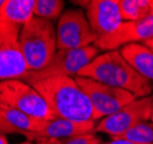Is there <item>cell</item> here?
Instances as JSON below:
<instances>
[{"label":"cell","mask_w":153,"mask_h":144,"mask_svg":"<svg viewBox=\"0 0 153 144\" xmlns=\"http://www.w3.org/2000/svg\"><path fill=\"white\" fill-rule=\"evenodd\" d=\"M131 92L136 98L152 96L151 81L138 74L122 57L120 50L98 54L78 75Z\"/></svg>","instance_id":"cell-1"},{"label":"cell","mask_w":153,"mask_h":144,"mask_svg":"<svg viewBox=\"0 0 153 144\" xmlns=\"http://www.w3.org/2000/svg\"><path fill=\"white\" fill-rule=\"evenodd\" d=\"M55 118L77 122L97 121L90 100L75 77H52L32 84Z\"/></svg>","instance_id":"cell-2"},{"label":"cell","mask_w":153,"mask_h":144,"mask_svg":"<svg viewBox=\"0 0 153 144\" xmlns=\"http://www.w3.org/2000/svg\"><path fill=\"white\" fill-rule=\"evenodd\" d=\"M19 42L31 73L46 68L58 51L53 22L39 17H33L21 29Z\"/></svg>","instance_id":"cell-3"},{"label":"cell","mask_w":153,"mask_h":144,"mask_svg":"<svg viewBox=\"0 0 153 144\" xmlns=\"http://www.w3.org/2000/svg\"><path fill=\"white\" fill-rule=\"evenodd\" d=\"M0 107L15 110L37 120L55 119V115L42 95L22 80L0 82Z\"/></svg>","instance_id":"cell-4"},{"label":"cell","mask_w":153,"mask_h":144,"mask_svg":"<svg viewBox=\"0 0 153 144\" xmlns=\"http://www.w3.org/2000/svg\"><path fill=\"white\" fill-rule=\"evenodd\" d=\"M99 51L94 45L74 50H58L46 68L35 73L29 72L23 81L32 85L38 81L52 77H76L78 73L98 55Z\"/></svg>","instance_id":"cell-5"},{"label":"cell","mask_w":153,"mask_h":144,"mask_svg":"<svg viewBox=\"0 0 153 144\" xmlns=\"http://www.w3.org/2000/svg\"><path fill=\"white\" fill-rule=\"evenodd\" d=\"M58 50H74L94 45L97 35L93 32L86 14L81 8L67 9L59 17L56 27Z\"/></svg>","instance_id":"cell-6"},{"label":"cell","mask_w":153,"mask_h":144,"mask_svg":"<svg viewBox=\"0 0 153 144\" xmlns=\"http://www.w3.org/2000/svg\"><path fill=\"white\" fill-rule=\"evenodd\" d=\"M75 80L90 100L97 120L117 112L137 99L129 91L99 83L91 78L76 76Z\"/></svg>","instance_id":"cell-7"},{"label":"cell","mask_w":153,"mask_h":144,"mask_svg":"<svg viewBox=\"0 0 153 144\" xmlns=\"http://www.w3.org/2000/svg\"><path fill=\"white\" fill-rule=\"evenodd\" d=\"M153 95L144 98H137L126 105L117 112L101 119L96 127V133H104L111 140L119 138L138 125L150 121L152 111Z\"/></svg>","instance_id":"cell-8"},{"label":"cell","mask_w":153,"mask_h":144,"mask_svg":"<svg viewBox=\"0 0 153 144\" xmlns=\"http://www.w3.org/2000/svg\"><path fill=\"white\" fill-rule=\"evenodd\" d=\"M20 29L0 22V82L24 80L29 69L19 42Z\"/></svg>","instance_id":"cell-9"},{"label":"cell","mask_w":153,"mask_h":144,"mask_svg":"<svg viewBox=\"0 0 153 144\" xmlns=\"http://www.w3.org/2000/svg\"><path fill=\"white\" fill-rule=\"evenodd\" d=\"M85 14L99 42L113 35L123 23L119 0L85 1Z\"/></svg>","instance_id":"cell-10"},{"label":"cell","mask_w":153,"mask_h":144,"mask_svg":"<svg viewBox=\"0 0 153 144\" xmlns=\"http://www.w3.org/2000/svg\"><path fill=\"white\" fill-rule=\"evenodd\" d=\"M153 38V9L149 15L135 22H123L113 35L96 42L94 46L105 52L116 51L134 43H144Z\"/></svg>","instance_id":"cell-11"},{"label":"cell","mask_w":153,"mask_h":144,"mask_svg":"<svg viewBox=\"0 0 153 144\" xmlns=\"http://www.w3.org/2000/svg\"><path fill=\"white\" fill-rule=\"evenodd\" d=\"M96 121L77 122L55 118L52 120H45L42 128L37 133L30 134L27 137V141L35 143L40 140H60L85 136L96 134Z\"/></svg>","instance_id":"cell-12"},{"label":"cell","mask_w":153,"mask_h":144,"mask_svg":"<svg viewBox=\"0 0 153 144\" xmlns=\"http://www.w3.org/2000/svg\"><path fill=\"white\" fill-rule=\"evenodd\" d=\"M45 120H37L15 110L0 107V134H19L27 137L37 133Z\"/></svg>","instance_id":"cell-13"},{"label":"cell","mask_w":153,"mask_h":144,"mask_svg":"<svg viewBox=\"0 0 153 144\" xmlns=\"http://www.w3.org/2000/svg\"><path fill=\"white\" fill-rule=\"evenodd\" d=\"M35 1L36 0H5L0 8V22L21 30L35 17Z\"/></svg>","instance_id":"cell-14"},{"label":"cell","mask_w":153,"mask_h":144,"mask_svg":"<svg viewBox=\"0 0 153 144\" xmlns=\"http://www.w3.org/2000/svg\"><path fill=\"white\" fill-rule=\"evenodd\" d=\"M122 57L138 74L153 81V52L142 43L128 44L120 48Z\"/></svg>","instance_id":"cell-15"},{"label":"cell","mask_w":153,"mask_h":144,"mask_svg":"<svg viewBox=\"0 0 153 144\" xmlns=\"http://www.w3.org/2000/svg\"><path fill=\"white\" fill-rule=\"evenodd\" d=\"M123 22H135L144 19L153 9V0H119Z\"/></svg>","instance_id":"cell-16"},{"label":"cell","mask_w":153,"mask_h":144,"mask_svg":"<svg viewBox=\"0 0 153 144\" xmlns=\"http://www.w3.org/2000/svg\"><path fill=\"white\" fill-rule=\"evenodd\" d=\"M65 8L62 0H36L33 7V16L52 21L61 16Z\"/></svg>","instance_id":"cell-17"},{"label":"cell","mask_w":153,"mask_h":144,"mask_svg":"<svg viewBox=\"0 0 153 144\" xmlns=\"http://www.w3.org/2000/svg\"><path fill=\"white\" fill-rule=\"evenodd\" d=\"M119 138L128 140L131 142L153 144V122L147 121L144 123H140L137 127L132 128ZM113 140H117V138H113Z\"/></svg>","instance_id":"cell-18"},{"label":"cell","mask_w":153,"mask_h":144,"mask_svg":"<svg viewBox=\"0 0 153 144\" xmlns=\"http://www.w3.org/2000/svg\"><path fill=\"white\" fill-rule=\"evenodd\" d=\"M35 144H102L101 138L96 134L85 135L71 138H60V140H40Z\"/></svg>","instance_id":"cell-19"},{"label":"cell","mask_w":153,"mask_h":144,"mask_svg":"<svg viewBox=\"0 0 153 144\" xmlns=\"http://www.w3.org/2000/svg\"><path fill=\"white\" fill-rule=\"evenodd\" d=\"M102 144H146V143H139V142H131L128 140H122V138H117V140H111L107 143Z\"/></svg>","instance_id":"cell-20"},{"label":"cell","mask_w":153,"mask_h":144,"mask_svg":"<svg viewBox=\"0 0 153 144\" xmlns=\"http://www.w3.org/2000/svg\"><path fill=\"white\" fill-rule=\"evenodd\" d=\"M142 44H144L146 47H149V48H150V50L153 52V38H152V39H150V40H146V42L142 43Z\"/></svg>","instance_id":"cell-21"},{"label":"cell","mask_w":153,"mask_h":144,"mask_svg":"<svg viewBox=\"0 0 153 144\" xmlns=\"http://www.w3.org/2000/svg\"><path fill=\"white\" fill-rule=\"evenodd\" d=\"M0 144H8V141L5 135L0 134Z\"/></svg>","instance_id":"cell-22"},{"label":"cell","mask_w":153,"mask_h":144,"mask_svg":"<svg viewBox=\"0 0 153 144\" xmlns=\"http://www.w3.org/2000/svg\"><path fill=\"white\" fill-rule=\"evenodd\" d=\"M150 121L153 122V101H152V111H151V119H150Z\"/></svg>","instance_id":"cell-23"},{"label":"cell","mask_w":153,"mask_h":144,"mask_svg":"<svg viewBox=\"0 0 153 144\" xmlns=\"http://www.w3.org/2000/svg\"><path fill=\"white\" fill-rule=\"evenodd\" d=\"M20 144H35L33 142H30V141H25V142H23V143H20Z\"/></svg>","instance_id":"cell-24"},{"label":"cell","mask_w":153,"mask_h":144,"mask_svg":"<svg viewBox=\"0 0 153 144\" xmlns=\"http://www.w3.org/2000/svg\"><path fill=\"white\" fill-rule=\"evenodd\" d=\"M4 1H5V0H0V8H1V6L4 5Z\"/></svg>","instance_id":"cell-25"}]
</instances>
